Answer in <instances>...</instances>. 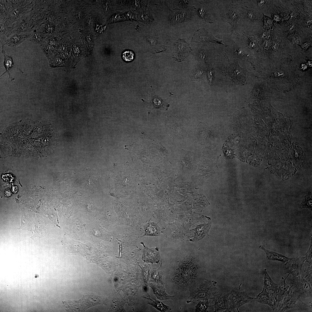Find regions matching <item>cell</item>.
<instances>
[{"mask_svg":"<svg viewBox=\"0 0 312 312\" xmlns=\"http://www.w3.org/2000/svg\"><path fill=\"white\" fill-rule=\"evenodd\" d=\"M199 266L193 257L186 258L180 261L175 267L172 280L180 287L190 285L198 275Z\"/></svg>","mask_w":312,"mask_h":312,"instance_id":"1","label":"cell"},{"mask_svg":"<svg viewBox=\"0 0 312 312\" xmlns=\"http://www.w3.org/2000/svg\"><path fill=\"white\" fill-rule=\"evenodd\" d=\"M215 286L207 280H200L196 282L189 289L190 293L189 297L191 300L199 299L208 300L211 298V294L216 290Z\"/></svg>","mask_w":312,"mask_h":312,"instance_id":"2","label":"cell"},{"mask_svg":"<svg viewBox=\"0 0 312 312\" xmlns=\"http://www.w3.org/2000/svg\"><path fill=\"white\" fill-rule=\"evenodd\" d=\"M255 298L252 297L247 294L246 291H239L232 290L230 292L229 296V307L226 311H235L244 304L251 302L252 300Z\"/></svg>","mask_w":312,"mask_h":312,"instance_id":"3","label":"cell"},{"mask_svg":"<svg viewBox=\"0 0 312 312\" xmlns=\"http://www.w3.org/2000/svg\"><path fill=\"white\" fill-rule=\"evenodd\" d=\"M289 288L299 298L311 296L312 289L310 284L301 276L294 277Z\"/></svg>","mask_w":312,"mask_h":312,"instance_id":"4","label":"cell"},{"mask_svg":"<svg viewBox=\"0 0 312 312\" xmlns=\"http://www.w3.org/2000/svg\"><path fill=\"white\" fill-rule=\"evenodd\" d=\"M305 260V257H297L293 258L286 262L283 266L285 273L291 274L293 277L299 276L302 266Z\"/></svg>","mask_w":312,"mask_h":312,"instance_id":"5","label":"cell"},{"mask_svg":"<svg viewBox=\"0 0 312 312\" xmlns=\"http://www.w3.org/2000/svg\"><path fill=\"white\" fill-rule=\"evenodd\" d=\"M215 291L212 293L213 297L211 298L214 302V312L226 311L229 307V296L230 292H225Z\"/></svg>","mask_w":312,"mask_h":312,"instance_id":"6","label":"cell"},{"mask_svg":"<svg viewBox=\"0 0 312 312\" xmlns=\"http://www.w3.org/2000/svg\"><path fill=\"white\" fill-rule=\"evenodd\" d=\"M174 45L176 52L173 58L178 61L184 60L192 51L189 45L182 39H179Z\"/></svg>","mask_w":312,"mask_h":312,"instance_id":"7","label":"cell"},{"mask_svg":"<svg viewBox=\"0 0 312 312\" xmlns=\"http://www.w3.org/2000/svg\"><path fill=\"white\" fill-rule=\"evenodd\" d=\"M141 243L143 246L142 260L147 263H158L161 258L158 248H149L144 245L143 242H141Z\"/></svg>","mask_w":312,"mask_h":312,"instance_id":"8","label":"cell"},{"mask_svg":"<svg viewBox=\"0 0 312 312\" xmlns=\"http://www.w3.org/2000/svg\"><path fill=\"white\" fill-rule=\"evenodd\" d=\"M296 295L291 291L289 288L283 301L278 307V311L284 312L289 309L294 308L297 306L296 303L299 299Z\"/></svg>","mask_w":312,"mask_h":312,"instance_id":"9","label":"cell"},{"mask_svg":"<svg viewBox=\"0 0 312 312\" xmlns=\"http://www.w3.org/2000/svg\"><path fill=\"white\" fill-rule=\"evenodd\" d=\"M192 42H210L223 44L220 41L216 39L210 33L204 29L198 30L194 35Z\"/></svg>","mask_w":312,"mask_h":312,"instance_id":"10","label":"cell"},{"mask_svg":"<svg viewBox=\"0 0 312 312\" xmlns=\"http://www.w3.org/2000/svg\"><path fill=\"white\" fill-rule=\"evenodd\" d=\"M277 296L274 293L272 294L271 297L270 298L266 289L263 288L262 291L257 296L255 299L257 302L267 304L273 310H275L277 307Z\"/></svg>","mask_w":312,"mask_h":312,"instance_id":"11","label":"cell"},{"mask_svg":"<svg viewBox=\"0 0 312 312\" xmlns=\"http://www.w3.org/2000/svg\"><path fill=\"white\" fill-rule=\"evenodd\" d=\"M211 221L208 220L207 224L197 225L194 229L195 231L194 238L190 240L191 242H195L199 240L208 234L209 230L211 226Z\"/></svg>","mask_w":312,"mask_h":312,"instance_id":"12","label":"cell"},{"mask_svg":"<svg viewBox=\"0 0 312 312\" xmlns=\"http://www.w3.org/2000/svg\"><path fill=\"white\" fill-rule=\"evenodd\" d=\"M148 285L152 289L154 294L157 298L161 300H170L174 296L169 295L166 293L164 285H156L151 283H149Z\"/></svg>","mask_w":312,"mask_h":312,"instance_id":"13","label":"cell"},{"mask_svg":"<svg viewBox=\"0 0 312 312\" xmlns=\"http://www.w3.org/2000/svg\"><path fill=\"white\" fill-rule=\"evenodd\" d=\"M149 106L152 109H159L166 110L169 105L164 100L155 95H153L149 103Z\"/></svg>","mask_w":312,"mask_h":312,"instance_id":"14","label":"cell"},{"mask_svg":"<svg viewBox=\"0 0 312 312\" xmlns=\"http://www.w3.org/2000/svg\"><path fill=\"white\" fill-rule=\"evenodd\" d=\"M144 236H158L160 235V228L156 223L149 222L144 226Z\"/></svg>","mask_w":312,"mask_h":312,"instance_id":"15","label":"cell"},{"mask_svg":"<svg viewBox=\"0 0 312 312\" xmlns=\"http://www.w3.org/2000/svg\"><path fill=\"white\" fill-rule=\"evenodd\" d=\"M259 248L265 252L267 259L269 260L278 261L284 263H286L293 258H289L281 254L268 250L261 246H259Z\"/></svg>","mask_w":312,"mask_h":312,"instance_id":"16","label":"cell"},{"mask_svg":"<svg viewBox=\"0 0 312 312\" xmlns=\"http://www.w3.org/2000/svg\"><path fill=\"white\" fill-rule=\"evenodd\" d=\"M289 274H288L285 279L282 277L281 279L278 284V303L277 308L281 304L283 300L287 293L288 289L289 286L285 283V280Z\"/></svg>","mask_w":312,"mask_h":312,"instance_id":"17","label":"cell"},{"mask_svg":"<svg viewBox=\"0 0 312 312\" xmlns=\"http://www.w3.org/2000/svg\"><path fill=\"white\" fill-rule=\"evenodd\" d=\"M150 273L151 274V281L157 283L158 284L164 285V284L162 280L163 271L161 263L159 268H153L150 272Z\"/></svg>","mask_w":312,"mask_h":312,"instance_id":"18","label":"cell"},{"mask_svg":"<svg viewBox=\"0 0 312 312\" xmlns=\"http://www.w3.org/2000/svg\"><path fill=\"white\" fill-rule=\"evenodd\" d=\"M264 288L271 291L276 295H278V285L275 284L272 280L266 271L264 270Z\"/></svg>","mask_w":312,"mask_h":312,"instance_id":"19","label":"cell"},{"mask_svg":"<svg viewBox=\"0 0 312 312\" xmlns=\"http://www.w3.org/2000/svg\"><path fill=\"white\" fill-rule=\"evenodd\" d=\"M145 298L150 299L152 302L149 303V304L161 312L168 311L170 310L171 309L170 307L164 304L162 302L159 301L156 299H155L154 300H153L150 298Z\"/></svg>","mask_w":312,"mask_h":312,"instance_id":"20","label":"cell"},{"mask_svg":"<svg viewBox=\"0 0 312 312\" xmlns=\"http://www.w3.org/2000/svg\"><path fill=\"white\" fill-rule=\"evenodd\" d=\"M2 52L4 54L5 57L4 65L6 71L3 73L1 75V76L5 73L7 72L9 75V78H10L11 80H12L11 79L12 78L10 77V73L9 71L10 69L13 66V62L12 59V57L7 55L3 50V51Z\"/></svg>","mask_w":312,"mask_h":312,"instance_id":"21","label":"cell"},{"mask_svg":"<svg viewBox=\"0 0 312 312\" xmlns=\"http://www.w3.org/2000/svg\"><path fill=\"white\" fill-rule=\"evenodd\" d=\"M208 300H199V302L195 307V312H207V309L209 307Z\"/></svg>","mask_w":312,"mask_h":312,"instance_id":"22","label":"cell"},{"mask_svg":"<svg viewBox=\"0 0 312 312\" xmlns=\"http://www.w3.org/2000/svg\"><path fill=\"white\" fill-rule=\"evenodd\" d=\"M134 57V54L131 51H126L122 53V58L127 62L132 61Z\"/></svg>","mask_w":312,"mask_h":312,"instance_id":"23","label":"cell"},{"mask_svg":"<svg viewBox=\"0 0 312 312\" xmlns=\"http://www.w3.org/2000/svg\"><path fill=\"white\" fill-rule=\"evenodd\" d=\"M202 73V70L196 69L191 73L190 77L192 80H197L200 78Z\"/></svg>","mask_w":312,"mask_h":312,"instance_id":"24","label":"cell"},{"mask_svg":"<svg viewBox=\"0 0 312 312\" xmlns=\"http://www.w3.org/2000/svg\"><path fill=\"white\" fill-rule=\"evenodd\" d=\"M301 207L302 208H307L311 209V200L309 197L306 196L304 199L302 203L301 204Z\"/></svg>","mask_w":312,"mask_h":312,"instance_id":"25","label":"cell"},{"mask_svg":"<svg viewBox=\"0 0 312 312\" xmlns=\"http://www.w3.org/2000/svg\"><path fill=\"white\" fill-rule=\"evenodd\" d=\"M305 278L311 282L312 279V265H309L308 267L305 270Z\"/></svg>","mask_w":312,"mask_h":312,"instance_id":"26","label":"cell"},{"mask_svg":"<svg viewBox=\"0 0 312 312\" xmlns=\"http://www.w3.org/2000/svg\"><path fill=\"white\" fill-rule=\"evenodd\" d=\"M151 268L149 265L143 268V276L145 282L148 280L150 276V271Z\"/></svg>","mask_w":312,"mask_h":312,"instance_id":"27","label":"cell"},{"mask_svg":"<svg viewBox=\"0 0 312 312\" xmlns=\"http://www.w3.org/2000/svg\"><path fill=\"white\" fill-rule=\"evenodd\" d=\"M311 251L312 246H310L309 249L307 252L306 254V260L307 262L309 263V265H312L311 259Z\"/></svg>","mask_w":312,"mask_h":312,"instance_id":"28","label":"cell"},{"mask_svg":"<svg viewBox=\"0 0 312 312\" xmlns=\"http://www.w3.org/2000/svg\"><path fill=\"white\" fill-rule=\"evenodd\" d=\"M19 36L15 35L12 36L11 39V40L12 41V42H13L14 44H17L19 42H20L21 37Z\"/></svg>","mask_w":312,"mask_h":312,"instance_id":"29","label":"cell"},{"mask_svg":"<svg viewBox=\"0 0 312 312\" xmlns=\"http://www.w3.org/2000/svg\"><path fill=\"white\" fill-rule=\"evenodd\" d=\"M178 1L179 6L181 8L187 7L189 2L188 1Z\"/></svg>","mask_w":312,"mask_h":312,"instance_id":"30","label":"cell"},{"mask_svg":"<svg viewBox=\"0 0 312 312\" xmlns=\"http://www.w3.org/2000/svg\"><path fill=\"white\" fill-rule=\"evenodd\" d=\"M212 72L211 70H208V76L209 82H211L212 77Z\"/></svg>","mask_w":312,"mask_h":312,"instance_id":"31","label":"cell"},{"mask_svg":"<svg viewBox=\"0 0 312 312\" xmlns=\"http://www.w3.org/2000/svg\"><path fill=\"white\" fill-rule=\"evenodd\" d=\"M203 51H200L199 52V56L201 58H204L205 56L204 53Z\"/></svg>","mask_w":312,"mask_h":312,"instance_id":"32","label":"cell"}]
</instances>
